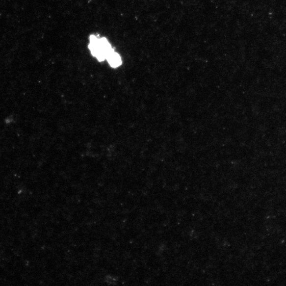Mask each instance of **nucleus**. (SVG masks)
Masks as SVG:
<instances>
[{"mask_svg": "<svg viewBox=\"0 0 286 286\" xmlns=\"http://www.w3.org/2000/svg\"><path fill=\"white\" fill-rule=\"evenodd\" d=\"M89 48L92 55L101 62L107 59L110 53L114 51L107 39L98 38L94 35L90 37Z\"/></svg>", "mask_w": 286, "mask_h": 286, "instance_id": "obj_1", "label": "nucleus"}, {"mask_svg": "<svg viewBox=\"0 0 286 286\" xmlns=\"http://www.w3.org/2000/svg\"><path fill=\"white\" fill-rule=\"evenodd\" d=\"M109 64L112 68H117L122 63L121 56L114 51L108 56L107 59Z\"/></svg>", "mask_w": 286, "mask_h": 286, "instance_id": "obj_2", "label": "nucleus"}]
</instances>
